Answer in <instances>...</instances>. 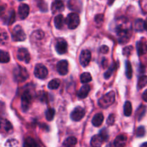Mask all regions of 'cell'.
Returning <instances> with one entry per match:
<instances>
[{
	"instance_id": "9c48e42d",
	"label": "cell",
	"mask_w": 147,
	"mask_h": 147,
	"mask_svg": "<svg viewBox=\"0 0 147 147\" xmlns=\"http://www.w3.org/2000/svg\"><path fill=\"white\" fill-rule=\"evenodd\" d=\"M55 49L56 51L57 52L58 54L63 55L67 52V42L63 38L57 39L56 41L55 44Z\"/></svg>"
},
{
	"instance_id": "603a6c76",
	"label": "cell",
	"mask_w": 147,
	"mask_h": 147,
	"mask_svg": "<svg viewBox=\"0 0 147 147\" xmlns=\"http://www.w3.org/2000/svg\"><path fill=\"white\" fill-rule=\"evenodd\" d=\"M10 60V56L7 52L0 50V63H7Z\"/></svg>"
},
{
	"instance_id": "816d5d0a",
	"label": "cell",
	"mask_w": 147,
	"mask_h": 147,
	"mask_svg": "<svg viewBox=\"0 0 147 147\" xmlns=\"http://www.w3.org/2000/svg\"><path fill=\"white\" fill-rule=\"evenodd\" d=\"M20 1H22V0H20Z\"/></svg>"
},
{
	"instance_id": "4fadbf2b",
	"label": "cell",
	"mask_w": 147,
	"mask_h": 147,
	"mask_svg": "<svg viewBox=\"0 0 147 147\" xmlns=\"http://www.w3.org/2000/svg\"><path fill=\"white\" fill-rule=\"evenodd\" d=\"M30 13V7L26 4H20L18 9L19 17L22 20H24L27 17Z\"/></svg>"
},
{
	"instance_id": "5bb4252c",
	"label": "cell",
	"mask_w": 147,
	"mask_h": 147,
	"mask_svg": "<svg viewBox=\"0 0 147 147\" xmlns=\"http://www.w3.org/2000/svg\"><path fill=\"white\" fill-rule=\"evenodd\" d=\"M65 5L64 3L62 0H55L52 4V11L53 14H55L56 12H60L64 10Z\"/></svg>"
},
{
	"instance_id": "7a4b0ae2",
	"label": "cell",
	"mask_w": 147,
	"mask_h": 147,
	"mask_svg": "<svg viewBox=\"0 0 147 147\" xmlns=\"http://www.w3.org/2000/svg\"><path fill=\"white\" fill-rule=\"evenodd\" d=\"M116 94L114 91H110L100 98L98 100V105L103 109H106L111 106L115 101Z\"/></svg>"
},
{
	"instance_id": "d4e9b609",
	"label": "cell",
	"mask_w": 147,
	"mask_h": 147,
	"mask_svg": "<svg viewBox=\"0 0 147 147\" xmlns=\"http://www.w3.org/2000/svg\"><path fill=\"white\" fill-rule=\"evenodd\" d=\"M60 85V80L59 79H53L48 83V88L50 90H55L58 88Z\"/></svg>"
},
{
	"instance_id": "ab89813d",
	"label": "cell",
	"mask_w": 147,
	"mask_h": 147,
	"mask_svg": "<svg viewBox=\"0 0 147 147\" xmlns=\"http://www.w3.org/2000/svg\"><path fill=\"white\" fill-rule=\"evenodd\" d=\"M17 145H18V142L15 139H9L5 144L6 146H14Z\"/></svg>"
},
{
	"instance_id": "d6986e66",
	"label": "cell",
	"mask_w": 147,
	"mask_h": 147,
	"mask_svg": "<svg viewBox=\"0 0 147 147\" xmlns=\"http://www.w3.org/2000/svg\"><path fill=\"white\" fill-rule=\"evenodd\" d=\"M90 86L89 85L86 84L84 86H82L80 88V89L79 90L78 93V96L80 99H84L86 98V97L88 96V95L89 92H90Z\"/></svg>"
},
{
	"instance_id": "3957f363",
	"label": "cell",
	"mask_w": 147,
	"mask_h": 147,
	"mask_svg": "<svg viewBox=\"0 0 147 147\" xmlns=\"http://www.w3.org/2000/svg\"><path fill=\"white\" fill-rule=\"evenodd\" d=\"M14 78L17 82H24L29 78V73L26 68L22 66H17L15 67L13 72Z\"/></svg>"
},
{
	"instance_id": "ee69618b",
	"label": "cell",
	"mask_w": 147,
	"mask_h": 147,
	"mask_svg": "<svg viewBox=\"0 0 147 147\" xmlns=\"http://www.w3.org/2000/svg\"><path fill=\"white\" fill-rule=\"evenodd\" d=\"M100 52L103 54H106L109 52V47L106 45H103L100 47Z\"/></svg>"
},
{
	"instance_id": "f546056e",
	"label": "cell",
	"mask_w": 147,
	"mask_h": 147,
	"mask_svg": "<svg viewBox=\"0 0 147 147\" xmlns=\"http://www.w3.org/2000/svg\"><path fill=\"white\" fill-rule=\"evenodd\" d=\"M145 112H146V106L142 105V106L138 109L137 111H136V116H137L139 120H141V119L143 118V116H144L145 114Z\"/></svg>"
},
{
	"instance_id": "f35d334b",
	"label": "cell",
	"mask_w": 147,
	"mask_h": 147,
	"mask_svg": "<svg viewBox=\"0 0 147 147\" xmlns=\"http://www.w3.org/2000/svg\"><path fill=\"white\" fill-rule=\"evenodd\" d=\"M136 134L138 137H142V136H144L145 134L144 127V126H140V127L138 128V129L136 130Z\"/></svg>"
},
{
	"instance_id": "cb8c5ba5",
	"label": "cell",
	"mask_w": 147,
	"mask_h": 147,
	"mask_svg": "<svg viewBox=\"0 0 147 147\" xmlns=\"http://www.w3.org/2000/svg\"><path fill=\"white\" fill-rule=\"evenodd\" d=\"M77 139L73 136H70L66 139L63 142V146H73L77 144Z\"/></svg>"
},
{
	"instance_id": "277c9868",
	"label": "cell",
	"mask_w": 147,
	"mask_h": 147,
	"mask_svg": "<svg viewBox=\"0 0 147 147\" xmlns=\"http://www.w3.org/2000/svg\"><path fill=\"white\" fill-rule=\"evenodd\" d=\"M67 27L70 30H73L78 27L80 24V17L77 13H70L67 15L65 20Z\"/></svg>"
},
{
	"instance_id": "8d00e7d4",
	"label": "cell",
	"mask_w": 147,
	"mask_h": 147,
	"mask_svg": "<svg viewBox=\"0 0 147 147\" xmlns=\"http://www.w3.org/2000/svg\"><path fill=\"white\" fill-rule=\"evenodd\" d=\"M103 20H104V17H103V14H98L95 17V22H96V24L98 26H100L103 22Z\"/></svg>"
},
{
	"instance_id": "60d3db41",
	"label": "cell",
	"mask_w": 147,
	"mask_h": 147,
	"mask_svg": "<svg viewBox=\"0 0 147 147\" xmlns=\"http://www.w3.org/2000/svg\"><path fill=\"white\" fill-rule=\"evenodd\" d=\"M106 123H107V124L109 125V126H113V123H115V115L111 114L110 116L108 117Z\"/></svg>"
},
{
	"instance_id": "7c38bea8",
	"label": "cell",
	"mask_w": 147,
	"mask_h": 147,
	"mask_svg": "<svg viewBox=\"0 0 147 147\" xmlns=\"http://www.w3.org/2000/svg\"><path fill=\"white\" fill-rule=\"evenodd\" d=\"M57 71L61 76H65L68 72V63L67 60H60L57 64Z\"/></svg>"
},
{
	"instance_id": "836d02e7",
	"label": "cell",
	"mask_w": 147,
	"mask_h": 147,
	"mask_svg": "<svg viewBox=\"0 0 147 147\" xmlns=\"http://www.w3.org/2000/svg\"><path fill=\"white\" fill-rule=\"evenodd\" d=\"M9 40V36L7 32H0V45H5Z\"/></svg>"
},
{
	"instance_id": "7bdbcfd3",
	"label": "cell",
	"mask_w": 147,
	"mask_h": 147,
	"mask_svg": "<svg viewBox=\"0 0 147 147\" xmlns=\"http://www.w3.org/2000/svg\"><path fill=\"white\" fill-rule=\"evenodd\" d=\"M9 19L7 20V22H8V23L7 24H11L12 23H14V20H15V14H14V11H11V13H10L9 14Z\"/></svg>"
},
{
	"instance_id": "30bf717a",
	"label": "cell",
	"mask_w": 147,
	"mask_h": 147,
	"mask_svg": "<svg viewBox=\"0 0 147 147\" xmlns=\"http://www.w3.org/2000/svg\"><path fill=\"white\" fill-rule=\"evenodd\" d=\"M85 114V110L82 107H76L74 110L72 111L71 114H70V118L72 120L74 121H79L81 120L83 117H84Z\"/></svg>"
},
{
	"instance_id": "e575fe53",
	"label": "cell",
	"mask_w": 147,
	"mask_h": 147,
	"mask_svg": "<svg viewBox=\"0 0 147 147\" xmlns=\"http://www.w3.org/2000/svg\"><path fill=\"white\" fill-rule=\"evenodd\" d=\"M135 28L137 31H142L144 30V21L141 19L137 20L135 23Z\"/></svg>"
},
{
	"instance_id": "d6a6232c",
	"label": "cell",
	"mask_w": 147,
	"mask_h": 147,
	"mask_svg": "<svg viewBox=\"0 0 147 147\" xmlns=\"http://www.w3.org/2000/svg\"><path fill=\"white\" fill-rule=\"evenodd\" d=\"M55 111L54 109H49L45 113V117L47 119V120L49 121L53 120L55 116Z\"/></svg>"
},
{
	"instance_id": "e0dca14e",
	"label": "cell",
	"mask_w": 147,
	"mask_h": 147,
	"mask_svg": "<svg viewBox=\"0 0 147 147\" xmlns=\"http://www.w3.org/2000/svg\"><path fill=\"white\" fill-rule=\"evenodd\" d=\"M104 142L105 139L99 134L95 135L92 137L91 141H90V144L92 146H100Z\"/></svg>"
},
{
	"instance_id": "ffe728a7",
	"label": "cell",
	"mask_w": 147,
	"mask_h": 147,
	"mask_svg": "<svg viewBox=\"0 0 147 147\" xmlns=\"http://www.w3.org/2000/svg\"><path fill=\"white\" fill-rule=\"evenodd\" d=\"M103 119H104V116H103V113H98L93 116V119H92V123L96 127H98V126H101V124L103 123Z\"/></svg>"
},
{
	"instance_id": "8fae6325",
	"label": "cell",
	"mask_w": 147,
	"mask_h": 147,
	"mask_svg": "<svg viewBox=\"0 0 147 147\" xmlns=\"http://www.w3.org/2000/svg\"><path fill=\"white\" fill-rule=\"evenodd\" d=\"M17 58L20 61L29 63L30 61V55L26 48H20L17 51Z\"/></svg>"
},
{
	"instance_id": "bcb514c9",
	"label": "cell",
	"mask_w": 147,
	"mask_h": 147,
	"mask_svg": "<svg viewBox=\"0 0 147 147\" xmlns=\"http://www.w3.org/2000/svg\"><path fill=\"white\" fill-rule=\"evenodd\" d=\"M4 12V7H0V15Z\"/></svg>"
},
{
	"instance_id": "4dcf8cb0",
	"label": "cell",
	"mask_w": 147,
	"mask_h": 147,
	"mask_svg": "<svg viewBox=\"0 0 147 147\" xmlns=\"http://www.w3.org/2000/svg\"><path fill=\"white\" fill-rule=\"evenodd\" d=\"M37 144L34 142V140L33 139H32L31 137H27V139H25L24 140V146H30V147H34L37 146Z\"/></svg>"
},
{
	"instance_id": "7dc6e473",
	"label": "cell",
	"mask_w": 147,
	"mask_h": 147,
	"mask_svg": "<svg viewBox=\"0 0 147 147\" xmlns=\"http://www.w3.org/2000/svg\"><path fill=\"white\" fill-rule=\"evenodd\" d=\"M144 28L147 31V19L145 20V22H144Z\"/></svg>"
},
{
	"instance_id": "8992f818",
	"label": "cell",
	"mask_w": 147,
	"mask_h": 147,
	"mask_svg": "<svg viewBox=\"0 0 147 147\" xmlns=\"http://www.w3.org/2000/svg\"><path fill=\"white\" fill-rule=\"evenodd\" d=\"M32 103V95L29 91H24L21 98L22 109L24 112L29 110Z\"/></svg>"
},
{
	"instance_id": "6da1fadb",
	"label": "cell",
	"mask_w": 147,
	"mask_h": 147,
	"mask_svg": "<svg viewBox=\"0 0 147 147\" xmlns=\"http://www.w3.org/2000/svg\"><path fill=\"white\" fill-rule=\"evenodd\" d=\"M116 32L119 42L126 43L129 41L131 36V24L126 17L119 19Z\"/></svg>"
},
{
	"instance_id": "c3c4849f",
	"label": "cell",
	"mask_w": 147,
	"mask_h": 147,
	"mask_svg": "<svg viewBox=\"0 0 147 147\" xmlns=\"http://www.w3.org/2000/svg\"><path fill=\"white\" fill-rule=\"evenodd\" d=\"M115 0H109V5H111L113 2H114Z\"/></svg>"
},
{
	"instance_id": "44dd1931",
	"label": "cell",
	"mask_w": 147,
	"mask_h": 147,
	"mask_svg": "<svg viewBox=\"0 0 147 147\" xmlns=\"http://www.w3.org/2000/svg\"><path fill=\"white\" fill-rule=\"evenodd\" d=\"M126 141H127V136L124 134H121L115 139L113 144L115 146H123L126 145Z\"/></svg>"
},
{
	"instance_id": "d590c367",
	"label": "cell",
	"mask_w": 147,
	"mask_h": 147,
	"mask_svg": "<svg viewBox=\"0 0 147 147\" xmlns=\"http://www.w3.org/2000/svg\"><path fill=\"white\" fill-rule=\"evenodd\" d=\"M45 34L42 30H37V31L34 32L32 34V37L36 40H41L44 37Z\"/></svg>"
},
{
	"instance_id": "ba28073f",
	"label": "cell",
	"mask_w": 147,
	"mask_h": 147,
	"mask_svg": "<svg viewBox=\"0 0 147 147\" xmlns=\"http://www.w3.org/2000/svg\"><path fill=\"white\" fill-rule=\"evenodd\" d=\"M91 59V53L88 50H83L80 55V63L83 67H86L90 63Z\"/></svg>"
},
{
	"instance_id": "f1b7e54d",
	"label": "cell",
	"mask_w": 147,
	"mask_h": 147,
	"mask_svg": "<svg viewBox=\"0 0 147 147\" xmlns=\"http://www.w3.org/2000/svg\"><path fill=\"white\" fill-rule=\"evenodd\" d=\"M126 77L129 79L131 78L132 75H133L131 64V63L129 61H126Z\"/></svg>"
},
{
	"instance_id": "74e56055",
	"label": "cell",
	"mask_w": 147,
	"mask_h": 147,
	"mask_svg": "<svg viewBox=\"0 0 147 147\" xmlns=\"http://www.w3.org/2000/svg\"><path fill=\"white\" fill-rule=\"evenodd\" d=\"M132 51H133V47H132V46H127V47H126L125 48H123V55H130L131 53H132Z\"/></svg>"
},
{
	"instance_id": "5b68a950",
	"label": "cell",
	"mask_w": 147,
	"mask_h": 147,
	"mask_svg": "<svg viewBox=\"0 0 147 147\" xmlns=\"http://www.w3.org/2000/svg\"><path fill=\"white\" fill-rule=\"evenodd\" d=\"M11 37L14 41L16 42H21L24 41L26 39V34L22 28L21 26L17 25L14 27L11 32Z\"/></svg>"
},
{
	"instance_id": "83f0119b",
	"label": "cell",
	"mask_w": 147,
	"mask_h": 147,
	"mask_svg": "<svg viewBox=\"0 0 147 147\" xmlns=\"http://www.w3.org/2000/svg\"><path fill=\"white\" fill-rule=\"evenodd\" d=\"M147 85V76H142L138 80V88L142 89Z\"/></svg>"
},
{
	"instance_id": "2e32d148",
	"label": "cell",
	"mask_w": 147,
	"mask_h": 147,
	"mask_svg": "<svg viewBox=\"0 0 147 147\" xmlns=\"http://www.w3.org/2000/svg\"><path fill=\"white\" fill-rule=\"evenodd\" d=\"M67 7L70 10L79 11L82 9V4L80 0H69Z\"/></svg>"
},
{
	"instance_id": "9a60e30c",
	"label": "cell",
	"mask_w": 147,
	"mask_h": 147,
	"mask_svg": "<svg viewBox=\"0 0 147 147\" xmlns=\"http://www.w3.org/2000/svg\"><path fill=\"white\" fill-rule=\"evenodd\" d=\"M136 49L139 55H143L147 52V44L146 40L142 39L136 44Z\"/></svg>"
},
{
	"instance_id": "52a82bcc",
	"label": "cell",
	"mask_w": 147,
	"mask_h": 147,
	"mask_svg": "<svg viewBox=\"0 0 147 147\" xmlns=\"http://www.w3.org/2000/svg\"><path fill=\"white\" fill-rule=\"evenodd\" d=\"M34 76L40 79H44L48 75V70L47 67L42 64H37L34 67Z\"/></svg>"
},
{
	"instance_id": "ac0fdd59",
	"label": "cell",
	"mask_w": 147,
	"mask_h": 147,
	"mask_svg": "<svg viewBox=\"0 0 147 147\" xmlns=\"http://www.w3.org/2000/svg\"><path fill=\"white\" fill-rule=\"evenodd\" d=\"M0 129L5 132H10L12 130V125L5 119H0Z\"/></svg>"
},
{
	"instance_id": "f907efd6",
	"label": "cell",
	"mask_w": 147,
	"mask_h": 147,
	"mask_svg": "<svg viewBox=\"0 0 147 147\" xmlns=\"http://www.w3.org/2000/svg\"><path fill=\"white\" fill-rule=\"evenodd\" d=\"M1 78L0 77V84H1Z\"/></svg>"
},
{
	"instance_id": "f6af8a7d",
	"label": "cell",
	"mask_w": 147,
	"mask_h": 147,
	"mask_svg": "<svg viewBox=\"0 0 147 147\" xmlns=\"http://www.w3.org/2000/svg\"><path fill=\"white\" fill-rule=\"evenodd\" d=\"M142 98H143V100H144V101L147 102V89L144 92L143 95H142Z\"/></svg>"
},
{
	"instance_id": "681fc988",
	"label": "cell",
	"mask_w": 147,
	"mask_h": 147,
	"mask_svg": "<svg viewBox=\"0 0 147 147\" xmlns=\"http://www.w3.org/2000/svg\"><path fill=\"white\" fill-rule=\"evenodd\" d=\"M142 147H147V142H146V143H144L143 144L141 145Z\"/></svg>"
},
{
	"instance_id": "b9f144b4",
	"label": "cell",
	"mask_w": 147,
	"mask_h": 147,
	"mask_svg": "<svg viewBox=\"0 0 147 147\" xmlns=\"http://www.w3.org/2000/svg\"><path fill=\"white\" fill-rule=\"evenodd\" d=\"M47 94V93L45 92L42 91V92H40L38 95V99L39 100H41L42 102H45V101H47V96H45Z\"/></svg>"
},
{
	"instance_id": "7402d4cb",
	"label": "cell",
	"mask_w": 147,
	"mask_h": 147,
	"mask_svg": "<svg viewBox=\"0 0 147 147\" xmlns=\"http://www.w3.org/2000/svg\"><path fill=\"white\" fill-rule=\"evenodd\" d=\"M65 22V19L63 17V14H58V15L56 16L54 19V24L55 26L57 29H62L64 26Z\"/></svg>"
},
{
	"instance_id": "1f68e13d",
	"label": "cell",
	"mask_w": 147,
	"mask_h": 147,
	"mask_svg": "<svg viewBox=\"0 0 147 147\" xmlns=\"http://www.w3.org/2000/svg\"><path fill=\"white\" fill-rule=\"evenodd\" d=\"M116 67V63H113V64L111 65V67H109V68L108 69L107 71L105 73V74H104L105 78L106 79L109 78L112 76V74H113V72H114Z\"/></svg>"
},
{
	"instance_id": "484cf974",
	"label": "cell",
	"mask_w": 147,
	"mask_h": 147,
	"mask_svg": "<svg viewBox=\"0 0 147 147\" xmlns=\"http://www.w3.org/2000/svg\"><path fill=\"white\" fill-rule=\"evenodd\" d=\"M92 80V76L88 72H86V73H83V74H81L80 76V81L83 83H88L89 82H90Z\"/></svg>"
},
{
	"instance_id": "4316f807",
	"label": "cell",
	"mask_w": 147,
	"mask_h": 147,
	"mask_svg": "<svg viewBox=\"0 0 147 147\" xmlns=\"http://www.w3.org/2000/svg\"><path fill=\"white\" fill-rule=\"evenodd\" d=\"M124 115L126 116H130L132 113V106L130 101H126L124 104Z\"/></svg>"
}]
</instances>
